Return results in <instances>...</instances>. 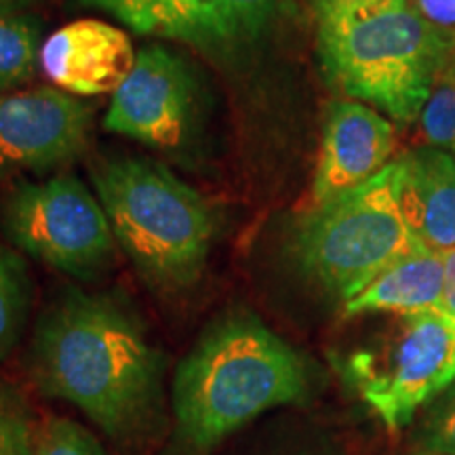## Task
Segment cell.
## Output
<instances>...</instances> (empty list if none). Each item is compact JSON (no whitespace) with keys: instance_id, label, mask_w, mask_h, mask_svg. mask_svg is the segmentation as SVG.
<instances>
[{"instance_id":"1","label":"cell","mask_w":455,"mask_h":455,"mask_svg":"<svg viewBox=\"0 0 455 455\" xmlns=\"http://www.w3.org/2000/svg\"><path fill=\"white\" fill-rule=\"evenodd\" d=\"M30 369L41 392L81 409L116 441L144 428L161 395V355L108 293L66 289L38 318Z\"/></svg>"},{"instance_id":"2","label":"cell","mask_w":455,"mask_h":455,"mask_svg":"<svg viewBox=\"0 0 455 455\" xmlns=\"http://www.w3.org/2000/svg\"><path fill=\"white\" fill-rule=\"evenodd\" d=\"M306 392L304 358L251 312H226L175 369V441L201 455L258 415L304 401Z\"/></svg>"},{"instance_id":"3","label":"cell","mask_w":455,"mask_h":455,"mask_svg":"<svg viewBox=\"0 0 455 455\" xmlns=\"http://www.w3.org/2000/svg\"><path fill=\"white\" fill-rule=\"evenodd\" d=\"M91 180L114 241L150 287L181 291L201 281L215 232L201 192L144 156L104 158Z\"/></svg>"},{"instance_id":"4","label":"cell","mask_w":455,"mask_h":455,"mask_svg":"<svg viewBox=\"0 0 455 455\" xmlns=\"http://www.w3.org/2000/svg\"><path fill=\"white\" fill-rule=\"evenodd\" d=\"M316 43L331 87L407 127L422 114L455 38L409 4L339 30H318Z\"/></svg>"},{"instance_id":"5","label":"cell","mask_w":455,"mask_h":455,"mask_svg":"<svg viewBox=\"0 0 455 455\" xmlns=\"http://www.w3.org/2000/svg\"><path fill=\"white\" fill-rule=\"evenodd\" d=\"M422 249L398 201L396 161L333 201L312 207L291 243L304 276L344 304Z\"/></svg>"},{"instance_id":"6","label":"cell","mask_w":455,"mask_h":455,"mask_svg":"<svg viewBox=\"0 0 455 455\" xmlns=\"http://www.w3.org/2000/svg\"><path fill=\"white\" fill-rule=\"evenodd\" d=\"M0 226L20 251L84 281L104 275L114 259L116 241L104 207L70 173L20 181L4 196Z\"/></svg>"},{"instance_id":"7","label":"cell","mask_w":455,"mask_h":455,"mask_svg":"<svg viewBox=\"0 0 455 455\" xmlns=\"http://www.w3.org/2000/svg\"><path fill=\"white\" fill-rule=\"evenodd\" d=\"M346 369L386 428H405L419 407L455 384V316L443 308L396 316L388 338L356 352Z\"/></svg>"},{"instance_id":"8","label":"cell","mask_w":455,"mask_h":455,"mask_svg":"<svg viewBox=\"0 0 455 455\" xmlns=\"http://www.w3.org/2000/svg\"><path fill=\"white\" fill-rule=\"evenodd\" d=\"M195 68L178 51L148 44L112 93L104 129L161 152H178L195 138L201 98Z\"/></svg>"},{"instance_id":"9","label":"cell","mask_w":455,"mask_h":455,"mask_svg":"<svg viewBox=\"0 0 455 455\" xmlns=\"http://www.w3.org/2000/svg\"><path fill=\"white\" fill-rule=\"evenodd\" d=\"M91 108L55 87L0 93V180L61 167L84 150Z\"/></svg>"},{"instance_id":"10","label":"cell","mask_w":455,"mask_h":455,"mask_svg":"<svg viewBox=\"0 0 455 455\" xmlns=\"http://www.w3.org/2000/svg\"><path fill=\"white\" fill-rule=\"evenodd\" d=\"M395 146V124L382 112L355 100L333 101L312 181V207H321L378 175L392 163Z\"/></svg>"},{"instance_id":"11","label":"cell","mask_w":455,"mask_h":455,"mask_svg":"<svg viewBox=\"0 0 455 455\" xmlns=\"http://www.w3.org/2000/svg\"><path fill=\"white\" fill-rule=\"evenodd\" d=\"M127 32L100 20H78L51 34L41 70L55 89L76 98L114 93L135 64Z\"/></svg>"},{"instance_id":"12","label":"cell","mask_w":455,"mask_h":455,"mask_svg":"<svg viewBox=\"0 0 455 455\" xmlns=\"http://www.w3.org/2000/svg\"><path fill=\"white\" fill-rule=\"evenodd\" d=\"M398 201L409 230L424 249L445 255L455 249V158L419 146L396 158Z\"/></svg>"},{"instance_id":"13","label":"cell","mask_w":455,"mask_h":455,"mask_svg":"<svg viewBox=\"0 0 455 455\" xmlns=\"http://www.w3.org/2000/svg\"><path fill=\"white\" fill-rule=\"evenodd\" d=\"M78 4L104 11L138 34L188 43L207 53L238 41L220 0H78Z\"/></svg>"},{"instance_id":"14","label":"cell","mask_w":455,"mask_h":455,"mask_svg":"<svg viewBox=\"0 0 455 455\" xmlns=\"http://www.w3.org/2000/svg\"><path fill=\"white\" fill-rule=\"evenodd\" d=\"M443 255L428 249L407 255L382 272L365 291L344 304L346 316L413 315L443 308Z\"/></svg>"},{"instance_id":"15","label":"cell","mask_w":455,"mask_h":455,"mask_svg":"<svg viewBox=\"0 0 455 455\" xmlns=\"http://www.w3.org/2000/svg\"><path fill=\"white\" fill-rule=\"evenodd\" d=\"M41 21L28 13L0 15V93L32 83L41 68Z\"/></svg>"},{"instance_id":"16","label":"cell","mask_w":455,"mask_h":455,"mask_svg":"<svg viewBox=\"0 0 455 455\" xmlns=\"http://www.w3.org/2000/svg\"><path fill=\"white\" fill-rule=\"evenodd\" d=\"M32 306V283L20 253L0 243V361L24 335Z\"/></svg>"},{"instance_id":"17","label":"cell","mask_w":455,"mask_h":455,"mask_svg":"<svg viewBox=\"0 0 455 455\" xmlns=\"http://www.w3.org/2000/svg\"><path fill=\"white\" fill-rule=\"evenodd\" d=\"M418 121L426 146L455 155V70L449 61L436 76Z\"/></svg>"},{"instance_id":"18","label":"cell","mask_w":455,"mask_h":455,"mask_svg":"<svg viewBox=\"0 0 455 455\" xmlns=\"http://www.w3.org/2000/svg\"><path fill=\"white\" fill-rule=\"evenodd\" d=\"M32 413L24 396L0 379V455H36Z\"/></svg>"},{"instance_id":"19","label":"cell","mask_w":455,"mask_h":455,"mask_svg":"<svg viewBox=\"0 0 455 455\" xmlns=\"http://www.w3.org/2000/svg\"><path fill=\"white\" fill-rule=\"evenodd\" d=\"M411 0H310L318 30H339L407 9Z\"/></svg>"},{"instance_id":"20","label":"cell","mask_w":455,"mask_h":455,"mask_svg":"<svg viewBox=\"0 0 455 455\" xmlns=\"http://www.w3.org/2000/svg\"><path fill=\"white\" fill-rule=\"evenodd\" d=\"M36 455H106L93 435L81 424L53 418L38 436Z\"/></svg>"},{"instance_id":"21","label":"cell","mask_w":455,"mask_h":455,"mask_svg":"<svg viewBox=\"0 0 455 455\" xmlns=\"http://www.w3.org/2000/svg\"><path fill=\"white\" fill-rule=\"evenodd\" d=\"M424 449L455 455V384L430 409L424 428Z\"/></svg>"},{"instance_id":"22","label":"cell","mask_w":455,"mask_h":455,"mask_svg":"<svg viewBox=\"0 0 455 455\" xmlns=\"http://www.w3.org/2000/svg\"><path fill=\"white\" fill-rule=\"evenodd\" d=\"M278 0H220L226 20L238 38H253L264 30Z\"/></svg>"},{"instance_id":"23","label":"cell","mask_w":455,"mask_h":455,"mask_svg":"<svg viewBox=\"0 0 455 455\" xmlns=\"http://www.w3.org/2000/svg\"><path fill=\"white\" fill-rule=\"evenodd\" d=\"M413 9L428 24L455 38V0H413Z\"/></svg>"},{"instance_id":"24","label":"cell","mask_w":455,"mask_h":455,"mask_svg":"<svg viewBox=\"0 0 455 455\" xmlns=\"http://www.w3.org/2000/svg\"><path fill=\"white\" fill-rule=\"evenodd\" d=\"M443 310L455 316V249L443 255Z\"/></svg>"},{"instance_id":"25","label":"cell","mask_w":455,"mask_h":455,"mask_svg":"<svg viewBox=\"0 0 455 455\" xmlns=\"http://www.w3.org/2000/svg\"><path fill=\"white\" fill-rule=\"evenodd\" d=\"M36 0H0V15L26 13Z\"/></svg>"},{"instance_id":"26","label":"cell","mask_w":455,"mask_h":455,"mask_svg":"<svg viewBox=\"0 0 455 455\" xmlns=\"http://www.w3.org/2000/svg\"><path fill=\"white\" fill-rule=\"evenodd\" d=\"M413 455H445V453H439V451H430V449H419V451H415Z\"/></svg>"},{"instance_id":"27","label":"cell","mask_w":455,"mask_h":455,"mask_svg":"<svg viewBox=\"0 0 455 455\" xmlns=\"http://www.w3.org/2000/svg\"><path fill=\"white\" fill-rule=\"evenodd\" d=\"M449 66H451L453 70H455V44H453V49H451V55H449Z\"/></svg>"}]
</instances>
